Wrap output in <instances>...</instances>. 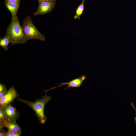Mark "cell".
I'll use <instances>...</instances> for the list:
<instances>
[{"instance_id": "ba28073f", "label": "cell", "mask_w": 136, "mask_h": 136, "mask_svg": "<svg viewBox=\"0 0 136 136\" xmlns=\"http://www.w3.org/2000/svg\"><path fill=\"white\" fill-rule=\"evenodd\" d=\"M8 130L15 132H21V129L15 121H11L6 119L0 120Z\"/></svg>"}, {"instance_id": "3957f363", "label": "cell", "mask_w": 136, "mask_h": 136, "mask_svg": "<svg viewBox=\"0 0 136 136\" xmlns=\"http://www.w3.org/2000/svg\"><path fill=\"white\" fill-rule=\"evenodd\" d=\"M22 26L27 41L34 39L42 41L45 40V36L41 33L34 26L30 16H27L23 20Z\"/></svg>"}, {"instance_id": "4fadbf2b", "label": "cell", "mask_w": 136, "mask_h": 136, "mask_svg": "<svg viewBox=\"0 0 136 136\" xmlns=\"http://www.w3.org/2000/svg\"><path fill=\"white\" fill-rule=\"evenodd\" d=\"M21 134V132H15L8 130L6 132L5 136H20Z\"/></svg>"}, {"instance_id": "9a60e30c", "label": "cell", "mask_w": 136, "mask_h": 136, "mask_svg": "<svg viewBox=\"0 0 136 136\" xmlns=\"http://www.w3.org/2000/svg\"><path fill=\"white\" fill-rule=\"evenodd\" d=\"M8 2L14 3H18L19 4L20 0H5Z\"/></svg>"}, {"instance_id": "9c48e42d", "label": "cell", "mask_w": 136, "mask_h": 136, "mask_svg": "<svg viewBox=\"0 0 136 136\" xmlns=\"http://www.w3.org/2000/svg\"><path fill=\"white\" fill-rule=\"evenodd\" d=\"M5 4L6 7L10 12L12 18H17L18 17L17 14L19 7V4L10 3L5 0Z\"/></svg>"}, {"instance_id": "6da1fadb", "label": "cell", "mask_w": 136, "mask_h": 136, "mask_svg": "<svg viewBox=\"0 0 136 136\" xmlns=\"http://www.w3.org/2000/svg\"><path fill=\"white\" fill-rule=\"evenodd\" d=\"M6 34L9 37L11 46L26 43L27 41L25 37L22 26H21L18 18H12Z\"/></svg>"}, {"instance_id": "30bf717a", "label": "cell", "mask_w": 136, "mask_h": 136, "mask_svg": "<svg viewBox=\"0 0 136 136\" xmlns=\"http://www.w3.org/2000/svg\"><path fill=\"white\" fill-rule=\"evenodd\" d=\"M85 0H83L81 3L79 5L76 9L75 14L74 16V19H79L83 13L84 10V3Z\"/></svg>"}, {"instance_id": "e0dca14e", "label": "cell", "mask_w": 136, "mask_h": 136, "mask_svg": "<svg viewBox=\"0 0 136 136\" xmlns=\"http://www.w3.org/2000/svg\"><path fill=\"white\" fill-rule=\"evenodd\" d=\"M131 105L132 106L133 108V109L135 111V115H136V109H135V108H136L133 105V103H131ZM134 118L135 121V123H136V117H134Z\"/></svg>"}, {"instance_id": "5b68a950", "label": "cell", "mask_w": 136, "mask_h": 136, "mask_svg": "<svg viewBox=\"0 0 136 136\" xmlns=\"http://www.w3.org/2000/svg\"><path fill=\"white\" fill-rule=\"evenodd\" d=\"M19 96L14 86L10 87L7 93L0 99V108H2L9 103L14 101L15 99Z\"/></svg>"}, {"instance_id": "8992f818", "label": "cell", "mask_w": 136, "mask_h": 136, "mask_svg": "<svg viewBox=\"0 0 136 136\" xmlns=\"http://www.w3.org/2000/svg\"><path fill=\"white\" fill-rule=\"evenodd\" d=\"M2 109L5 113L8 120L11 121L16 122L19 116V114L16 109L12 106L11 103Z\"/></svg>"}, {"instance_id": "7a4b0ae2", "label": "cell", "mask_w": 136, "mask_h": 136, "mask_svg": "<svg viewBox=\"0 0 136 136\" xmlns=\"http://www.w3.org/2000/svg\"><path fill=\"white\" fill-rule=\"evenodd\" d=\"M16 98L19 101L25 104L31 108L35 112L36 116L41 123L44 124L45 123L47 117L44 114V108L46 104L51 99V98L50 96H47L46 93L44 96H43L40 99H37L34 102L17 97Z\"/></svg>"}, {"instance_id": "5bb4252c", "label": "cell", "mask_w": 136, "mask_h": 136, "mask_svg": "<svg viewBox=\"0 0 136 136\" xmlns=\"http://www.w3.org/2000/svg\"><path fill=\"white\" fill-rule=\"evenodd\" d=\"M7 119L6 115L2 108H0V120Z\"/></svg>"}, {"instance_id": "ac0fdd59", "label": "cell", "mask_w": 136, "mask_h": 136, "mask_svg": "<svg viewBox=\"0 0 136 136\" xmlns=\"http://www.w3.org/2000/svg\"><path fill=\"white\" fill-rule=\"evenodd\" d=\"M39 2L42 1H56V0H38Z\"/></svg>"}, {"instance_id": "2e32d148", "label": "cell", "mask_w": 136, "mask_h": 136, "mask_svg": "<svg viewBox=\"0 0 136 136\" xmlns=\"http://www.w3.org/2000/svg\"><path fill=\"white\" fill-rule=\"evenodd\" d=\"M6 132L5 131L4 129H0V136H5V133Z\"/></svg>"}, {"instance_id": "277c9868", "label": "cell", "mask_w": 136, "mask_h": 136, "mask_svg": "<svg viewBox=\"0 0 136 136\" xmlns=\"http://www.w3.org/2000/svg\"><path fill=\"white\" fill-rule=\"evenodd\" d=\"M56 4V1L39 2V6L34 15L36 16L45 15L52 12Z\"/></svg>"}, {"instance_id": "7c38bea8", "label": "cell", "mask_w": 136, "mask_h": 136, "mask_svg": "<svg viewBox=\"0 0 136 136\" xmlns=\"http://www.w3.org/2000/svg\"><path fill=\"white\" fill-rule=\"evenodd\" d=\"M5 85L0 83V99L4 96L8 92Z\"/></svg>"}, {"instance_id": "52a82bcc", "label": "cell", "mask_w": 136, "mask_h": 136, "mask_svg": "<svg viewBox=\"0 0 136 136\" xmlns=\"http://www.w3.org/2000/svg\"><path fill=\"white\" fill-rule=\"evenodd\" d=\"M86 77L84 75H82L80 77L73 79L67 82L62 83H60L59 85L53 88H52L46 91H45V93L48 91L52 89H54L55 88L62 86L65 85H67L68 86L65 88V89L71 87L79 88L82 85L83 81L85 79Z\"/></svg>"}, {"instance_id": "8fae6325", "label": "cell", "mask_w": 136, "mask_h": 136, "mask_svg": "<svg viewBox=\"0 0 136 136\" xmlns=\"http://www.w3.org/2000/svg\"><path fill=\"white\" fill-rule=\"evenodd\" d=\"M10 41L8 36L5 34L4 37L0 39V46L5 51L8 49V46Z\"/></svg>"}]
</instances>
